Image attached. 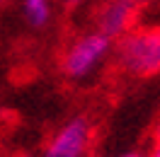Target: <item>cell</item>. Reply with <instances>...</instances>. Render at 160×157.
Wrapping results in <instances>:
<instances>
[{"mask_svg":"<svg viewBox=\"0 0 160 157\" xmlns=\"http://www.w3.org/2000/svg\"><path fill=\"white\" fill-rule=\"evenodd\" d=\"M117 63L126 75L153 78L160 73V29H131L117 41Z\"/></svg>","mask_w":160,"mask_h":157,"instance_id":"obj_1","label":"cell"},{"mask_svg":"<svg viewBox=\"0 0 160 157\" xmlns=\"http://www.w3.org/2000/svg\"><path fill=\"white\" fill-rule=\"evenodd\" d=\"M109 53H112V39L95 29L73 39L66 46L63 58H61V68L68 78L82 80L100 68Z\"/></svg>","mask_w":160,"mask_h":157,"instance_id":"obj_2","label":"cell"},{"mask_svg":"<svg viewBox=\"0 0 160 157\" xmlns=\"http://www.w3.org/2000/svg\"><path fill=\"white\" fill-rule=\"evenodd\" d=\"M92 143V126L85 116H75L51 136L41 157H85Z\"/></svg>","mask_w":160,"mask_h":157,"instance_id":"obj_3","label":"cell"},{"mask_svg":"<svg viewBox=\"0 0 160 157\" xmlns=\"http://www.w3.org/2000/svg\"><path fill=\"white\" fill-rule=\"evenodd\" d=\"M138 7L133 0H107L97 10V31L112 41L126 36L138 20Z\"/></svg>","mask_w":160,"mask_h":157,"instance_id":"obj_4","label":"cell"},{"mask_svg":"<svg viewBox=\"0 0 160 157\" xmlns=\"http://www.w3.org/2000/svg\"><path fill=\"white\" fill-rule=\"evenodd\" d=\"M24 17L32 27H44L51 17V0H24Z\"/></svg>","mask_w":160,"mask_h":157,"instance_id":"obj_5","label":"cell"},{"mask_svg":"<svg viewBox=\"0 0 160 157\" xmlns=\"http://www.w3.org/2000/svg\"><path fill=\"white\" fill-rule=\"evenodd\" d=\"M146 155L148 157H160V123L155 126V131H153V145H150V150Z\"/></svg>","mask_w":160,"mask_h":157,"instance_id":"obj_6","label":"cell"},{"mask_svg":"<svg viewBox=\"0 0 160 157\" xmlns=\"http://www.w3.org/2000/svg\"><path fill=\"white\" fill-rule=\"evenodd\" d=\"M117 157H148V155L141 152V150H131V152H121V155H117Z\"/></svg>","mask_w":160,"mask_h":157,"instance_id":"obj_7","label":"cell"},{"mask_svg":"<svg viewBox=\"0 0 160 157\" xmlns=\"http://www.w3.org/2000/svg\"><path fill=\"white\" fill-rule=\"evenodd\" d=\"M136 5H146V2H150V0H133Z\"/></svg>","mask_w":160,"mask_h":157,"instance_id":"obj_8","label":"cell"},{"mask_svg":"<svg viewBox=\"0 0 160 157\" xmlns=\"http://www.w3.org/2000/svg\"><path fill=\"white\" fill-rule=\"evenodd\" d=\"M66 2H68V5H78L80 0H66Z\"/></svg>","mask_w":160,"mask_h":157,"instance_id":"obj_9","label":"cell"},{"mask_svg":"<svg viewBox=\"0 0 160 157\" xmlns=\"http://www.w3.org/2000/svg\"><path fill=\"white\" fill-rule=\"evenodd\" d=\"M17 157H32V155H17Z\"/></svg>","mask_w":160,"mask_h":157,"instance_id":"obj_10","label":"cell"},{"mask_svg":"<svg viewBox=\"0 0 160 157\" xmlns=\"http://www.w3.org/2000/svg\"><path fill=\"white\" fill-rule=\"evenodd\" d=\"M0 2H2V0H0Z\"/></svg>","mask_w":160,"mask_h":157,"instance_id":"obj_11","label":"cell"}]
</instances>
